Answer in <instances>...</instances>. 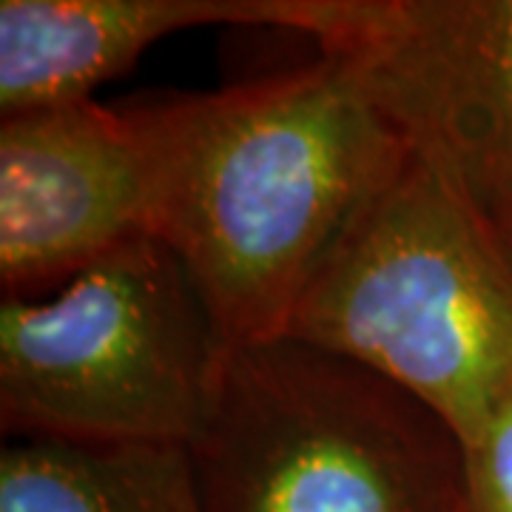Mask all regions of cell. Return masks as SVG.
Instances as JSON below:
<instances>
[{"instance_id":"7a4b0ae2","label":"cell","mask_w":512,"mask_h":512,"mask_svg":"<svg viewBox=\"0 0 512 512\" xmlns=\"http://www.w3.org/2000/svg\"><path fill=\"white\" fill-rule=\"evenodd\" d=\"M285 333L382 373L470 444L512 393V256L476 202L410 148Z\"/></svg>"},{"instance_id":"9c48e42d","label":"cell","mask_w":512,"mask_h":512,"mask_svg":"<svg viewBox=\"0 0 512 512\" xmlns=\"http://www.w3.org/2000/svg\"><path fill=\"white\" fill-rule=\"evenodd\" d=\"M453 512H512V393L476 439L464 444Z\"/></svg>"},{"instance_id":"5b68a950","label":"cell","mask_w":512,"mask_h":512,"mask_svg":"<svg viewBox=\"0 0 512 512\" xmlns=\"http://www.w3.org/2000/svg\"><path fill=\"white\" fill-rule=\"evenodd\" d=\"M316 46L498 234L512 228V0H345Z\"/></svg>"},{"instance_id":"ba28073f","label":"cell","mask_w":512,"mask_h":512,"mask_svg":"<svg viewBox=\"0 0 512 512\" xmlns=\"http://www.w3.org/2000/svg\"><path fill=\"white\" fill-rule=\"evenodd\" d=\"M0 512H202L183 444L18 439L0 453Z\"/></svg>"},{"instance_id":"6da1fadb","label":"cell","mask_w":512,"mask_h":512,"mask_svg":"<svg viewBox=\"0 0 512 512\" xmlns=\"http://www.w3.org/2000/svg\"><path fill=\"white\" fill-rule=\"evenodd\" d=\"M151 237L183 262L225 345L282 336L410 146L330 55L217 92L131 103Z\"/></svg>"},{"instance_id":"3957f363","label":"cell","mask_w":512,"mask_h":512,"mask_svg":"<svg viewBox=\"0 0 512 512\" xmlns=\"http://www.w3.org/2000/svg\"><path fill=\"white\" fill-rule=\"evenodd\" d=\"M185 450L202 512H453L464 464L436 410L288 333L225 345Z\"/></svg>"},{"instance_id":"52a82bcc","label":"cell","mask_w":512,"mask_h":512,"mask_svg":"<svg viewBox=\"0 0 512 512\" xmlns=\"http://www.w3.org/2000/svg\"><path fill=\"white\" fill-rule=\"evenodd\" d=\"M342 0H0V114L92 100L154 43L200 26L325 37Z\"/></svg>"},{"instance_id":"30bf717a","label":"cell","mask_w":512,"mask_h":512,"mask_svg":"<svg viewBox=\"0 0 512 512\" xmlns=\"http://www.w3.org/2000/svg\"><path fill=\"white\" fill-rule=\"evenodd\" d=\"M501 239H504V245H507V251H510L512 256V228H507V231L501 234Z\"/></svg>"},{"instance_id":"8992f818","label":"cell","mask_w":512,"mask_h":512,"mask_svg":"<svg viewBox=\"0 0 512 512\" xmlns=\"http://www.w3.org/2000/svg\"><path fill=\"white\" fill-rule=\"evenodd\" d=\"M151 237V160L131 103L77 100L0 120V288L43 299Z\"/></svg>"},{"instance_id":"277c9868","label":"cell","mask_w":512,"mask_h":512,"mask_svg":"<svg viewBox=\"0 0 512 512\" xmlns=\"http://www.w3.org/2000/svg\"><path fill=\"white\" fill-rule=\"evenodd\" d=\"M220 330L183 262L140 237L52 299L0 302V427L18 439L188 444Z\"/></svg>"}]
</instances>
